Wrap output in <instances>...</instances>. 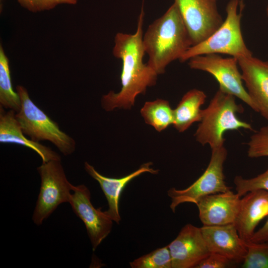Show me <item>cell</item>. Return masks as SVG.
I'll list each match as a JSON object with an SVG mask.
<instances>
[{"label":"cell","mask_w":268,"mask_h":268,"mask_svg":"<svg viewBox=\"0 0 268 268\" xmlns=\"http://www.w3.org/2000/svg\"><path fill=\"white\" fill-rule=\"evenodd\" d=\"M188 30L192 46L212 34L223 20L217 0H174Z\"/></svg>","instance_id":"obj_9"},{"label":"cell","mask_w":268,"mask_h":268,"mask_svg":"<svg viewBox=\"0 0 268 268\" xmlns=\"http://www.w3.org/2000/svg\"><path fill=\"white\" fill-rule=\"evenodd\" d=\"M69 203L73 211L84 223L93 251L110 233L113 221L101 207L95 208L91 202L90 191L84 185L73 186Z\"/></svg>","instance_id":"obj_10"},{"label":"cell","mask_w":268,"mask_h":268,"mask_svg":"<svg viewBox=\"0 0 268 268\" xmlns=\"http://www.w3.org/2000/svg\"><path fill=\"white\" fill-rule=\"evenodd\" d=\"M152 165V162L145 163L130 174L121 178H115L103 176L87 162L84 163L86 172L99 183L107 199L108 209L105 211L114 222L119 224L121 220L119 203L124 188L133 179L143 173L147 172L152 174H158V170L152 168L151 167Z\"/></svg>","instance_id":"obj_16"},{"label":"cell","mask_w":268,"mask_h":268,"mask_svg":"<svg viewBox=\"0 0 268 268\" xmlns=\"http://www.w3.org/2000/svg\"><path fill=\"white\" fill-rule=\"evenodd\" d=\"M16 91L21 107L15 116L23 134L36 142L49 141L64 155L73 153L76 147L74 139L62 131L58 124L32 101L25 87L17 85Z\"/></svg>","instance_id":"obj_5"},{"label":"cell","mask_w":268,"mask_h":268,"mask_svg":"<svg viewBox=\"0 0 268 268\" xmlns=\"http://www.w3.org/2000/svg\"><path fill=\"white\" fill-rule=\"evenodd\" d=\"M247 145V154L250 158L268 157V126L255 132Z\"/></svg>","instance_id":"obj_24"},{"label":"cell","mask_w":268,"mask_h":268,"mask_svg":"<svg viewBox=\"0 0 268 268\" xmlns=\"http://www.w3.org/2000/svg\"><path fill=\"white\" fill-rule=\"evenodd\" d=\"M37 171L41 186L32 219L40 225L60 204L69 202L73 185L66 177L61 160L42 162Z\"/></svg>","instance_id":"obj_6"},{"label":"cell","mask_w":268,"mask_h":268,"mask_svg":"<svg viewBox=\"0 0 268 268\" xmlns=\"http://www.w3.org/2000/svg\"><path fill=\"white\" fill-rule=\"evenodd\" d=\"M132 268H172L168 246L157 249L130 263Z\"/></svg>","instance_id":"obj_21"},{"label":"cell","mask_w":268,"mask_h":268,"mask_svg":"<svg viewBox=\"0 0 268 268\" xmlns=\"http://www.w3.org/2000/svg\"><path fill=\"white\" fill-rule=\"evenodd\" d=\"M20 5L32 12L50 10L60 4H76L78 0H17Z\"/></svg>","instance_id":"obj_25"},{"label":"cell","mask_w":268,"mask_h":268,"mask_svg":"<svg viewBox=\"0 0 268 268\" xmlns=\"http://www.w3.org/2000/svg\"><path fill=\"white\" fill-rule=\"evenodd\" d=\"M250 241L255 243H268V216L265 224L260 229L255 232Z\"/></svg>","instance_id":"obj_27"},{"label":"cell","mask_w":268,"mask_h":268,"mask_svg":"<svg viewBox=\"0 0 268 268\" xmlns=\"http://www.w3.org/2000/svg\"><path fill=\"white\" fill-rule=\"evenodd\" d=\"M15 114L13 110L5 111L4 108L0 106V142L16 143L31 148L40 156L42 162L61 160L60 156L50 147L26 138Z\"/></svg>","instance_id":"obj_17"},{"label":"cell","mask_w":268,"mask_h":268,"mask_svg":"<svg viewBox=\"0 0 268 268\" xmlns=\"http://www.w3.org/2000/svg\"><path fill=\"white\" fill-rule=\"evenodd\" d=\"M227 156L224 145L211 149L208 165L203 173L191 186L185 189L172 188L167 192L171 199L170 208L173 212L179 204L185 202L196 203L201 198L211 194L231 190L225 181L224 163Z\"/></svg>","instance_id":"obj_7"},{"label":"cell","mask_w":268,"mask_h":268,"mask_svg":"<svg viewBox=\"0 0 268 268\" xmlns=\"http://www.w3.org/2000/svg\"><path fill=\"white\" fill-rule=\"evenodd\" d=\"M144 16L142 7L135 33L118 32L115 36L113 55L122 62V87L118 92L110 91L102 97L101 107L106 111L130 109L136 96L156 83L158 74L143 61L145 54L142 43Z\"/></svg>","instance_id":"obj_1"},{"label":"cell","mask_w":268,"mask_h":268,"mask_svg":"<svg viewBox=\"0 0 268 268\" xmlns=\"http://www.w3.org/2000/svg\"><path fill=\"white\" fill-rule=\"evenodd\" d=\"M206 95L202 90L193 89L184 95L174 111V127L184 132L201 119V107L205 103Z\"/></svg>","instance_id":"obj_18"},{"label":"cell","mask_w":268,"mask_h":268,"mask_svg":"<svg viewBox=\"0 0 268 268\" xmlns=\"http://www.w3.org/2000/svg\"><path fill=\"white\" fill-rule=\"evenodd\" d=\"M235 97L220 89L216 92L206 108L202 110L200 124L195 134L196 140L211 149L224 146L223 135L228 131L243 129L253 131L251 125L241 121L237 113L244 108L236 102Z\"/></svg>","instance_id":"obj_3"},{"label":"cell","mask_w":268,"mask_h":268,"mask_svg":"<svg viewBox=\"0 0 268 268\" xmlns=\"http://www.w3.org/2000/svg\"><path fill=\"white\" fill-rule=\"evenodd\" d=\"M266 13H267V16L268 17V6L267 7V8H266Z\"/></svg>","instance_id":"obj_28"},{"label":"cell","mask_w":268,"mask_h":268,"mask_svg":"<svg viewBox=\"0 0 268 268\" xmlns=\"http://www.w3.org/2000/svg\"><path fill=\"white\" fill-rule=\"evenodd\" d=\"M237 59L246 90L257 112L268 121V62L253 55Z\"/></svg>","instance_id":"obj_12"},{"label":"cell","mask_w":268,"mask_h":268,"mask_svg":"<svg viewBox=\"0 0 268 268\" xmlns=\"http://www.w3.org/2000/svg\"><path fill=\"white\" fill-rule=\"evenodd\" d=\"M247 254L243 268H268V243L245 242Z\"/></svg>","instance_id":"obj_22"},{"label":"cell","mask_w":268,"mask_h":268,"mask_svg":"<svg viewBox=\"0 0 268 268\" xmlns=\"http://www.w3.org/2000/svg\"><path fill=\"white\" fill-rule=\"evenodd\" d=\"M201 229L210 253L221 255L234 263L243 262L247 247L234 223L203 225Z\"/></svg>","instance_id":"obj_14"},{"label":"cell","mask_w":268,"mask_h":268,"mask_svg":"<svg viewBox=\"0 0 268 268\" xmlns=\"http://www.w3.org/2000/svg\"><path fill=\"white\" fill-rule=\"evenodd\" d=\"M168 246L172 268H195L210 254L201 228L191 224L184 226Z\"/></svg>","instance_id":"obj_11"},{"label":"cell","mask_w":268,"mask_h":268,"mask_svg":"<svg viewBox=\"0 0 268 268\" xmlns=\"http://www.w3.org/2000/svg\"><path fill=\"white\" fill-rule=\"evenodd\" d=\"M236 193L242 197L249 192L258 190L268 191V168L256 177L246 179L241 176L234 178Z\"/></svg>","instance_id":"obj_23"},{"label":"cell","mask_w":268,"mask_h":268,"mask_svg":"<svg viewBox=\"0 0 268 268\" xmlns=\"http://www.w3.org/2000/svg\"><path fill=\"white\" fill-rule=\"evenodd\" d=\"M268 216V191L249 192L241 198L239 209L234 222L238 233L245 242L250 241L256 227Z\"/></svg>","instance_id":"obj_15"},{"label":"cell","mask_w":268,"mask_h":268,"mask_svg":"<svg viewBox=\"0 0 268 268\" xmlns=\"http://www.w3.org/2000/svg\"><path fill=\"white\" fill-rule=\"evenodd\" d=\"M240 201L241 197L229 190L204 196L196 204L203 225H221L234 223Z\"/></svg>","instance_id":"obj_13"},{"label":"cell","mask_w":268,"mask_h":268,"mask_svg":"<svg viewBox=\"0 0 268 268\" xmlns=\"http://www.w3.org/2000/svg\"><path fill=\"white\" fill-rule=\"evenodd\" d=\"M142 43L148 56L147 64L158 75L164 73L171 63L180 60L192 46L175 3L148 26Z\"/></svg>","instance_id":"obj_2"},{"label":"cell","mask_w":268,"mask_h":268,"mask_svg":"<svg viewBox=\"0 0 268 268\" xmlns=\"http://www.w3.org/2000/svg\"><path fill=\"white\" fill-rule=\"evenodd\" d=\"M140 114L146 124L159 132L174 123L173 110L169 102L164 99L146 102L140 110Z\"/></svg>","instance_id":"obj_19"},{"label":"cell","mask_w":268,"mask_h":268,"mask_svg":"<svg viewBox=\"0 0 268 268\" xmlns=\"http://www.w3.org/2000/svg\"><path fill=\"white\" fill-rule=\"evenodd\" d=\"M188 65L192 69L204 71L212 75L218 82L219 89L240 99L257 112L255 105L244 86L236 58H223L216 54L200 55L189 59Z\"/></svg>","instance_id":"obj_8"},{"label":"cell","mask_w":268,"mask_h":268,"mask_svg":"<svg viewBox=\"0 0 268 268\" xmlns=\"http://www.w3.org/2000/svg\"><path fill=\"white\" fill-rule=\"evenodd\" d=\"M232 262L221 255L210 253L196 266L195 268H225L229 266Z\"/></svg>","instance_id":"obj_26"},{"label":"cell","mask_w":268,"mask_h":268,"mask_svg":"<svg viewBox=\"0 0 268 268\" xmlns=\"http://www.w3.org/2000/svg\"><path fill=\"white\" fill-rule=\"evenodd\" d=\"M244 7L243 0H230L226 6V18L207 38L192 46L180 59L181 62L200 55L227 54L237 59L252 55L241 31V20Z\"/></svg>","instance_id":"obj_4"},{"label":"cell","mask_w":268,"mask_h":268,"mask_svg":"<svg viewBox=\"0 0 268 268\" xmlns=\"http://www.w3.org/2000/svg\"><path fill=\"white\" fill-rule=\"evenodd\" d=\"M0 106L18 112L21 101L17 92L13 89L9 60L1 45L0 46Z\"/></svg>","instance_id":"obj_20"}]
</instances>
